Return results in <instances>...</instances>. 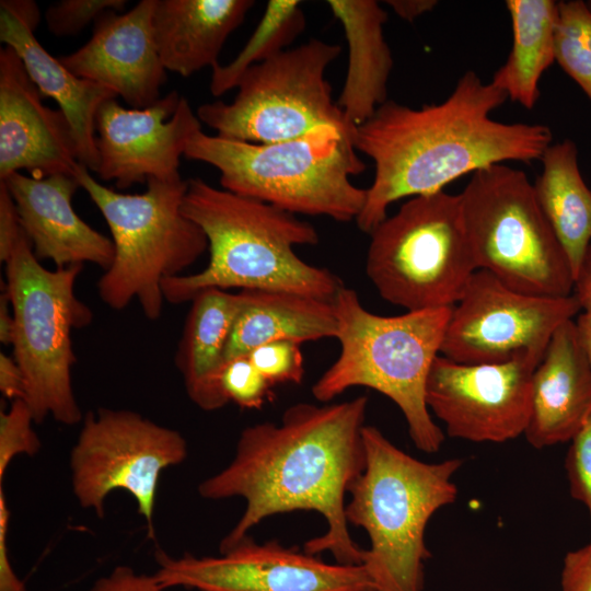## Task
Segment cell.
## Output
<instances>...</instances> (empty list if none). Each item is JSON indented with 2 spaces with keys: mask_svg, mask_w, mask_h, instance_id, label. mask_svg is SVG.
I'll return each mask as SVG.
<instances>
[{
  "mask_svg": "<svg viewBox=\"0 0 591 591\" xmlns=\"http://www.w3.org/2000/svg\"><path fill=\"white\" fill-rule=\"evenodd\" d=\"M369 234L366 273L407 312L452 308L477 270L460 194L410 197Z\"/></svg>",
  "mask_w": 591,
  "mask_h": 591,
  "instance_id": "9",
  "label": "cell"
},
{
  "mask_svg": "<svg viewBox=\"0 0 591 591\" xmlns=\"http://www.w3.org/2000/svg\"><path fill=\"white\" fill-rule=\"evenodd\" d=\"M332 303L340 354L312 386L313 396L326 403L354 386L373 389L401 409L417 449L439 451L444 434L427 407L426 382L453 306L381 316L345 286Z\"/></svg>",
  "mask_w": 591,
  "mask_h": 591,
  "instance_id": "5",
  "label": "cell"
},
{
  "mask_svg": "<svg viewBox=\"0 0 591 591\" xmlns=\"http://www.w3.org/2000/svg\"><path fill=\"white\" fill-rule=\"evenodd\" d=\"M300 346V343L293 340H274L256 347L247 356L273 386L300 384L305 374Z\"/></svg>",
  "mask_w": 591,
  "mask_h": 591,
  "instance_id": "32",
  "label": "cell"
},
{
  "mask_svg": "<svg viewBox=\"0 0 591 591\" xmlns=\"http://www.w3.org/2000/svg\"><path fill=\"white\" fill-rule=\"evenodd\" d=\"M19 55L0 49V179L26 170L43 178L73 174L76 147L71 127L58 108L45 106Z\"/></svg>",
  "mask_w": 591,
  "mask_h": 591,
  "instance_id": "18",
  "label": "cell"
},
{
  "mask_svg": "<svg viewBox=\"0 0 591 591\" xmlns=\"http://www.w3.org/2000/svg\"><path fill=\"white\" fill-rule=\"evenodd\" d=\"M19 212L22 231L35 256L56 268L91 263L107 270L115 256L114 243L84 222L72 207L80 184L71 174L37 178L15 172L0 179Z\"/></svg>",
  "mask_w": 591,
  "mask_h": 591,
  "instance_id": "19",
  "label": "cell"
},
{
  "mask_svg": "<svg viewBox=\"0 0 591 591\" xmlns=\"http://www.w3.org/2000/svg\"><path fill=\"white\" fill-rule=\"evenodd\" d=\"M460 196L477 269L523 293L572 294L570 264L523 171L505 163L480 169Z\"/></svg>",
  "mask_w": 591,
  "mask_h": 591,
  "instance_id": "10",
  "label": "cell"
},
{
  "mask_svg": "<svg viewBox=\"0 0 591 591\" xmlns=\"http://www.w3.org/2000/svg\"><path fill=\"white\" fill-rule=\"evenodd\" d=\"M39 18L38 7L32 0H1L0 39L19 55L40 94L51 97L66 116L78 162L97 172L96 115L103 103L117 95L106 86L76 76L51 56L34 33Z\"/></svg>",
  "mask_w": 591,
  "mask_h": 591,
  "instance_id": "20",
  "label": "cell"
},
{
  "mask_svg": "<svg viewBox=\"0 0 591 591\" xmlns=\"http://www.w3.org/2000/svg\"><path fill=\"white\" fill-rule=\"evenodd\" d=\"M560 591H591V545L568 552L560 573Z\"/></svg>",
  "mask_w": 591,
  "mask_h": 591,
  "instance_id": "36",
  "label": "cell"
},
{
  "mask_svg": "<svg viewBox=\"0 0 591 591\" xmlns=\"http://www.w3.org/2000/svg\"><path fill=\"white\" fill-rule=\"evenodd\" d=\"M507 99L491 82L467 71L441 103L413 108L387 100L357 126L354 147L374 163L356 219L359 229L370 233L387 217L391 204L441 192L465 174L507 161H541L552 144L551 129L493 119L490 114Z\"/></svg>",
  "mask_w": 591,
  "mask_h": 591,
  "instance_id": "2",
  "label": "cell"
},
{
  "mask_svg": "<svg viewBox=\"0 0 591 591\" xmlns=\"http://www.w3.org/2000/svg\"><path fill=\"white\" fill-rule=\"evenodd\" d=\"M541 162L535 195L576 279L591 245V189L580 173L572 140L552 143Z\"/></svg>",
  "mask_w": 591,
  "mask_h": 591,
  "instance_id": "26",
  "label": "cell"
},
{
  "mask_svg": "<svg viewBox=\"0 0 591 591\" xmlns=\"http://www.w3.org/2000/svg\"><path fill=\"white\" fill-rule=\"evenodd\" d=\"M0 391L5 398L24 399L25 382L23 373L13 357L0 354Z\"/></svg>",
  "mask_w": 591,
  "mask_h": 591,
  "instance_id": "39",
  "label": "cell"
},
{
  "mask_svg": "<svg viewBox=\"0 0 591 591\" xmlns=\"http://www.w3.org/2000/svg\"><path fill=\"white\" fill-rule=\"evenodd\" d=\"M591 414V368L573 320L553 334L532 379L524 436L536 449L570 441Z\"/></svg>",
  "mask_w": 591,
  "mask_h": 591,
  "instance_id": "21",
  "label": "cell"
},
{
  "mask_svg": "<svg viewBox=\"0 0 591 591\" xmlns=\"http://www.w3.org/2000/svg\"><path fill=\"white\" fill-rule=\"evenodd\" d=\"M575 323L580 344L591 368V312L581 311Z\"/></svg>",
  "mask_w": 591,
  "mask_h": 591,
  "instance_id": "43",
  "label": "cell"
},
{
  "mask_svg": "<svg viewBox=\"0 0 591 591\" xmlns=\"http://www.w3.org/2000/svg\"><path fill=\"white\" fill-rule=\"evenodd\" d=\"M10 512L2 487L0 488V591H27L10 563L8 553V528Z\"/></svg>",
  "mask_w": 591,
  "mask_h": 591,
  "instance_id": "38",
  "label": "cell"
},
{
  "mask_svg": "<svg viewBox=\"0 0 591 591\" xmlns=\"http://www.w3.org/2000/svg\"><path fill=\"white\" fill-rule=\"evenodd\" d=\"M542 358L460 363L439 355L426 382V404L452 438L505 442L524 434L533 373Z\"/></svg>",
  "mask_w": 591,
  "mask_h": 591,
  "instance_id": "15",
  "label": "cell"
},
{
  "mask_svg": "<svg viewBox=\"0 0 591 591\" xmlns=\"http://www.w3.org/2000/svg\"><path fill=\"white\" fill-rule=\"evenodd\" d=\"M304 28L305 15L300 1H268L259 23L237 56L228 65L212 68L211 94L220 96L236 88L246 70L288 49Z\"/></svg>",
  "mask_w": 591,
  "mask_h": 591,
  "instance_id": "28",
  "label": "cell"
},
{
  "mask_svg": "<svg viewBox=\"0 0 591 591\" xmlns=\"http://www.w3.org/2000/svg\"><path fill=\"white\" fill-rule=\"evenodd\" d=\"M394 13L407 22H414L419 16L430 12L438 4L436 0H387L385 1Z\"/></svg>",
  "mask_w": 591,
  "mask_h": 591,
  "instance_id": "41",
  "label": "cell"
},
{
  "mask_svg": "<svg viewBox=\"0 0 591 591\" xmlns=\"http://www.w3.org/2000/svg\"><path fill=\"white\" fill-rule=\"evenodd\" d=\"M506 8L511 19L512 47L490 82L512 102L533 109L542 74L555 61L557 2L508 0Z\"/></svg>",
  "mask_w": 591,
  "mask_h": 591,
  "instance_id": "27",
  "label": "cell"
},
{
  "mask_svg": "<svg viewBox=\"0 0 591 591\" xmlns=\"http://www.w3.org/2000/svg\"><path fill=\"white\" fill-rule=\"evenodd\" d=\"M362 438L366 465L345 509L348 524L362 528L370 540L362 566L374 591H422L430 557L426 528L436 511L455 500L452 477L462 461H419L374 426L366 425Z\"/></svg>",
  "mask_w": 591,
  "mask_h": 591,
  "instance_id": "4",
  "label": "cell"
},
{
  "mask_svg": "<svg viewBox=\"0 0 591 591\" xmlns=\"http://www.w3.org/2000/svg\"><path fill=\"white\" fill-rule=\"evenodd\" d=\"M253 0H157L153 30L166 70L182 77L219 65L220 51Z\"/></svg>",
  "mask_w": 591,
  "mask_h": 591,
  "instance_id": "22",
  "label": "cell"
},
{
  "mask_svg": "<svg viewBox=\"0 0 591 591\" xmlns=\"http://www.w3.org/2000/svg\"><path fill=\"white\" fill-rule=\"evenodd\" d=\"M237 294L239 309L225 346L224 362L274 340L302 344L337 336V320L329 301L275 290L246 289Z\"/></svg>",
  "mask_w": 591,
  "mask_h": 591,
  "instance_id": "24",
  "label": "cell"
},
{
  "mask_svg": "<svg viewBox=\"0 0 591 591\" xmlns=\"http://www.w3.org/2000/svg\"><path fill=\"white\" fill-rule=\"evenodd\" d=\"M182 210L204 231L210 256L199 273L162 281L169 303L192 301L210 288L288 291L332 302L344 286L328 269L297 255L296 246L320 239L310 222L293 213L216 188L200 177L187 179Z\"/></svg>",
  "mask_w": 591,
  "mask_h": 591,
  "instance_id": "3",
  "label": "cell"
},
{
  "mask_svg": "<svg viewBox=\"0 0 591 591\" xmlns=\"http://www.w3.org/2000/svg\"><path fill=\"white\" fill-rule=\"evenodd\" d=\"M34 416L27 403L20 398L0 412V483L11 461L20 455H35L40 441L33 429Z\"/></svg>",
  "mask_w": 591,
  "mask_h": 591,
  "instance_id": "31",
  "label": "cell"
},
{
  "mask_svg": "<svg viewBox=\"0 0 591 591\" xmlns=\"http://www.w3.org/2000/svg\"><path fill=\"white\" fill-rule=\"evenodd\" d=\"M351 135L324 128L300 138L254 143L197 131L184 157L212 165L223 189L293 215L356 220L367 188L352 184L366 164Z\"/></svg>",
  "mask_w": 591,
  "mask_h": 591,
  "instance_id": "6",
  "label": "cell"
},
{
  "mask_svg": "<svg viewBox=\"0 0 591 591\" xmlns=\"http://www.w3.org/2000/svg\"><path fill=\"white\" fill-rule=\"evenodd\" d=\"M88 591H164L154 575L136 572L131 567L117 566L97 579Z\"/></svg>",
  "mask_w": 591,
  "mask_h": 591,
  "instance_id": "35",
  "label": "cell"
},
{
  "mask_svg": "<svg viewBox=\"0 0 591 591\" xmlns=\"http://www.w3.org/2000/svg\"><path fill=\"white\" fill-rule=\"evenodd\" d=\"M348 46L345 82L336 102L355 127L387 101L393 56L384 36L387 12L375 0H328Z\"/></svg>",
  "mask_w": 591,
  "mask_h": 591,
  "instance_id": "23",
  "label": "cell"
},
{
  "mask_svg": "<svg viewBox=\"0 0 591 591\" xmlns=\"http://www.w3.org/2000/svg\"><path fill=\"white\" fill-rule=\"evenodd\" d=\"M155 579L163 590L197 591H374L362 565L328 564L277 541L255 542L250 535L218 557L184 554L175 558L159 549Z\"/></svg>",
  "mask_w": 591,
  "mask_h": 591,
  "instance_id": "14",
  "label": "cell"
},
{
  "mask_svg": "<svg viewBox=\"0 0 591 591\" xmlns=\"http://www.w3.org/2000/svg\"><path fill=\"white\" fill-rule=\"evenodd\" d=\"M126 3V0H62L48 7L46 24L56 36L74 35L103 13L124 10Z\"/></svg>",
  "mask_w": 591,
  "mask_h": 591,
  "instance_id": "33",
  "label": "cell"
},
{
  "mask_svg": "<svg viewBox=\"0 0 591 591\" xmlns=\"http://www.w3.org/2000/svg\"><path fill=\"white\" fill-rule=\"evenodd\" d=\"M570 442L565 461L569 491L586 505L591 520V414Z\"/></svg>",
  "mask_w": 591,
  "mask_h": 591,
  "instance_id": "34",
  "label": "cell"
},
{
  "mask_svg": "<svg viewBox=\"0 0 591 591\" xmlns=\"http://www.w3.org/2000/svg\"><path fill=\"white\" fill-rule=\"evenodd\" d=\"M97 175L124 189L150 178L179 177L181 157L201 121L176 91L144 108L106 101L96 115Z\"/></svg>",
  "mask_w": 591,
  "mask_h": 591,
  "instance_id": "16",
  "label": "cell"
},
{
  "mask_svg": "<svg viewBox=\"0 0 591 591\" xmlns=\"http://www.w3.org/2000/svg\"><path fill=\"white\" fill-rule=\"evenodd\" d=\"M572 294L581 311L591 312V245L575 279Z\"/></svg>",
  "mask_w": 591,
  "mask_h": 591,
  "instance_id": "40",
  "label": "cell"
},
{
  "mask_svg": "<svg viewBox=\"0 0 591 591\" xmlns=\"http://www.w3.org/2000/svg\"><path fill=\"white\" fill-rule=\"evenodd\" d=\"M4 265V291L15 322L12 357L24 376V401L36 424L51 416L76 425L84 416L72 387L77 359L71 331L93 321V312L74 291L83 265L45 268L24 232Z\"/></svg>",
  "mask_w": 591,
  "mask_h": 591,
  "instance_id": "8",
  "label": "cell"
},
{
  "mask_svg": "<svg viewBox=\"0 0 591 591\" xmlns=\"http://www.w3.org/2000/svg\"><path fill=\"white\" fill-rule=\"evenodd\" d=\"M157 0H141L125 13L107 11L95 22L91 38L78 50L59 57L76 76L114 91L134 108L160 97L165 68L153 30Z\"/></svg>",
  "mask_w": 591,
  "mask_h": 591,
  "instance_id": "17",
  "label": "cell"
},
{
  "mask_svg": "<svg viewBox=\"0 0 591 591\" xmlns=\"http://www.w3.org/2000/svg\"><path fill=\"white\" fill-rule=\"evenodd\" d=\"M555 61L591 101V9L582 0L557 2Z\"/></svg>",
  "mask_w": 591,
  "mask_h": 591,
  "instance_id": "29",
  "label": "cell"
},
{
  "mask_svg": "<svg viewBox=\"0 0 591 591\" xmlns=\"http://www.w3.org/2000/svg\"><path fill=\"white\" fill-rule=\"evenodd\" d=\"M580 312L573 294L523 293L477 269L452 308L440 355L470 364L543 358L556 329Z\"/></svg>",
  "mask_w": 591,
  "mask_h": 591,
  "instance_id": "13",
  "label": "cell"
},
{
  "mask_svg": "<svg viewBox=\"0 0 591 591\" xmlns=\"http://www.w3.org/2000/svg\"><path fill=\"white\" fill-rule=\"evenodd\" d=\"M220 386L228 399L244 409H259L270 399L271 383L252 363L248 356L224 362Z\"/></svg>",
  "mask_w": 591,
  "mask_h": 591,
  "instance_id": "30",
  "label": "cell"
},
{
  "mask_svg": "<svg viewBox=\"0 0 591 591\" xmlns=\"http://www.w3.org/2000/svg\"><path fill=\"white\" fill-rule=\"evenodd\" d=\"M367 406L363 395L323 406L298 403L285 410L280 424L243 429L233 460L198 486L205 499L241 497L246 502L220 552L268 517L306 510L323 515L327 530L304 543L305 553L327 552L337 564L362 565L364 549L349 533L345 509L349 489L366 465Z\"/></svg>",
  "mask_w": 591,
  "mask_h": 591,
  "instance_id": "1",
  "label": "cell"
},
{
  "mask_svg": "<svg viewBox=\"0 0 591 591\" xmlns=\"http://www.w3.org/2000/svg\"><path fill=\"white\" fill-rule=\"evenodd\" d=\"M186 456V440L174 429L128 409L90 410L70 455L73 494L82 508L103 518L112 491L129 493L154 537L160 475Z\"/></svg>",
  "mask_w": 591,
  "mask_h": 591,
  "instance_id": "12",
  "label": "cell"
},
{
  "mask_svg": "<svg viewBox=\"0 0 591 591\" xmlns=\"http://www.w3.org/2000/svg\"><path fill=\"white\" fill-rule=\"evenodd\" d=\"M72 175L103 215L115 247L97 281L100 299L117 311L137 300L143 315L157 321L165 301L162 281L181 276L209 247L201 228L182 210L187 179L150 178L144 193L123 194L100 184L79 162Z\"/></svg>",
  "mask_w": 591,
  "mask_h": 591,
  "instance_id": "7",
  "label": "cell"
},
{
  "mask_svg": "<svg viewBox=\"0 0 591 591\" xmlns=\"http://www.w3.org/2000/svg\"><path fill=\"white\" fill-rule=\"evenodd\" d=\"M190 302L175 364L190 401L202 410H218L229 403L220 386V373L239 294L210 288Z\"/></svg>",
  "mask_w": 591,
  "mask_h": 591,
  "instance_id": "25",
  "label": "cell"
},
{
  "mask_svg": "<svg viewBox=\"0 0 591 591\" xmlns=\"http://www.w3.org/2000/svg\"><path fill=\"white\" fill-rule=\"evenodd\" d=\"M23 234L15 202L0 181V260L7 263Z\"/></svg>",
  "mask_w": 591,
  "mask_h": 591,
  "instance_id": "37",
  "label": "cell"
},
{
  "mask_svg": "<svg viewBox=\"0 0 591 591\" xmlns=\"http://www.w3.org/2000/svg\"><path fill=\"white\" fill-rule=\"evenodd\" d=\"M587 4L591 9V1H588Z\"/></svg>",
  "mask_w": 591,
  "mask_h": 591,
  "instance_id": "44",
  "label": "cell"
},
{
  "mask_svg": "<svg viewBox=\"0 0 591 591\" xmlns=\"http://www.w3.org/2000/svg\"><path fill=\"white\" fill-rule=\"evenodd\" d=\"M341 47L311 38L251 67L228 104L205 103L197 117L217 136L254 143H270L332 128L354 136L356 127L334 102L325 79Z\"/></svg>",
  "mask_w": 591,
  "mask_h": 591,
  "instance_id": "11",
  "label": "cell"
},
{
  "mask_svg": "<svg viewBox=\"0 0 591 591\" xmlns=\"http://www.w3.org/2000/svg\"><path fill=\"white\" fill-rule=\"evenodd\" d=\"M14 316L10 299L5 291L0 296V341L11 345L14 335Z\"/></svg>",
  "mask_w": 591,
  "mask_h": 591,
  "instance_id": "42",
  "label": "cell"
}]
</instances>
